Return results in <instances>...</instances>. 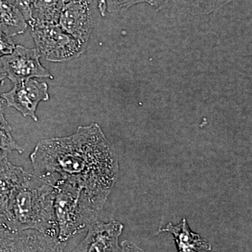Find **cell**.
Returning <instances> with one entry per match:
<instances>
[{
	"label": "cell",
	"mask_w": 252,
	"mask_h": 252,
	"mask_svg": "<svg viewBox=\"0 0 252 252\" xmlns=\"http://www.w3.org/2000/svg\"><path fill=\"white\" fill-rule=\"evenodd\" d=\"M64 5L63 0H36L28 26L59 24Z\"/></svg>",
	"instance_id": "cell-14"
},
{
	"label": "cell",
	"mask_w": 252,
	"mask_h": 252,
	"mask_svg": "<svg viewBox=\"0 0 252 252\" xmlns=\"http://www.w3.org/2000/svg\"><path fill=\"white\" fill-rule=\"evenodd\" d=\"M40 57L36 49L17 45L12 54L0 59L6 77L16 84L33 78L54 79L49 71L41 64Z\"/></svg>",
	"instance_id": "cell-5"
},
{
	"label": "cell",
	"mask_w": 252,
	"mask_h": 252,
	"mask_svg": "<svg viewBox=\"0 0 252 252\" xmlns=\"http://www.w3.org/2000/svg\"><path fill=\"white\" fill-rule=\"evenodd\" d=\"M26 172L23 167L9 161L7 152L0 151V212L2 217L10 194Z\"/></svg>",
	"instance_id": "cell-12"
},
{
	"label": "cell",
	"mask_w": 252,
	"mask_h": 252,
	"mask_svg": "<svg viewBox=\"0 0 252 252\" xmlns=\"http://www.w3.org/2000/svg\"><path fill=\"white\" fill-rule=\"evenodd\" d=\"M6 74L5 72L4 67H3L2 63H1V59H0V86L2 84L3 81L6 79Z\"/></svg>",
	"instance_id": "cell-21"
},
{
	"label": "cell",
	"mask_w": 252,
	"mask_h": 252,
	"mask_svg": "<svg viewBox=\"0 0 252 252\" xmlns=\"http://www.w3.org/2000/svg\"><path fill=\"white\" fill-rule=\"evenodd\" d=\"M63 1H64V4H66V3L70 2V1H80V0H63ZM85 1L93 3L94 0H85Z\"/></svg>",
	"instance_id": "cell-22"
},
{
	"label": "cell",
	"mask_w": 252,
	"mask_h": 252,
	"mask_svg": "<svg viewBox=\"0 0 252 252\" xmlns=\"http://www.w3.org/2000/svg\"><path fill=\"white\" fill-rule=\"evenodd\" d=\"M119 252H145L140 247L136 245L132 242L125 240L121 245V250Z\"/></svg>",
	"instance_id": "cell-19"
},
{
	"label": "cell",
	"mask_w": 252,
	"mask_h": 252,
	"mask_svg": "<svg viewBox=\"0 0 252 252\" xmlns=\"http://www.w3.org/2000/svg\"><path fill=\"white\" fill-rule=\"evenodd\" d=\"M18 234L6 225H0V252H15Z\"/></svg>",
	"instance_id": "cell-17"
},
{
	"label": "cell",
	"mask_w": 252,
	"mask_h": 252,
	"mask_svg": "<svg viewBox=\"0 0 252 252\" xmlns=\"http://www.w3.org/2000/svg\"><path fill=\"white\" fill-rule=\"evenodd\" d=\"M124 228L118 220H95L88 227L85 238L72 252H119V238Z\"/></svg>",
	"instance_id": "cell-7"
},
{
	"label": "cell",
	"mask_w": 252,
	"mask_h": 252,
	"mask_svg": "<svg viewBox=\"0 0 252 252\" xmlns=\"http://www.w3.org/2000/svg\"><path fill=\"white\" fill-rule=\"evenodd\" d=\"M16 48L12 37L0 30V59L12 54Z\"/></svg>",
	"instance_id": "cell-18"
},
{
	"label": "cell",
	"mask_w": 252,
	"mask_h": 252,
	"mask_svg": "<svg viewBox=\"0 0 252 252\" xmlns=\"http://www.w3.org/2000/svg\"><path fill=\"white\" fill-rule=\"evenodd\" d=\"M5 224L4 218H3L2 215H1V212H0V225ZM6 225V224H5Z\"/></svg>",
	"instance_id": "cell-23"
},
{
	"label": "cell",
	"mask_w": 252,
	"mask_h": 252,
	"mask_svg": "<svg viewBox=\"0 0 252 252\" xmlns=\"http://www.w3.org/2000/svg\"><path fill=\"white\" fill-rule=\"evenodd\" d=\"M64 245L36 230H24L18 233L15 252H64Z\"/></svg>",
	"instance_id": "cell-11"
},
{
	"label": "cell",
	"mask_w": 252,
	"mask_h": 252,
	"mask_svg": "<svg viewBox=\"0 0 252 252\" xmlns=\"http://www.w3.org/2000/svg\"><path fill=\"white\" fill-rule=\"evenodd\" d=\"M55 195L54 186L26 172L10 194L3 212L5 224L16 233L33 230L57 238Z\"/></svg>",
	"instance_id": "cell-2"
},
{
	"label": "cell",
	"mask_w": 252,
	"mask_h": 252,
	"mask_svg": "<svg viewBox=\"0 0 252 252\" xmlns=\"http://www.w3.org/2000/svg\"><path fill=\"white\" fill-rule=\"evenodd\" d=\"M8 107H14L23 117H31L37 122L36 112L41 102L49 99V86L46 82H39L34 79L14 84L11 91L0 94Z\"/></svg>",
	"instance_id": "cell-6"
},
{
	"label": "cell",
	"mask_w": 252,
	"mask_h": 252,
	"mask_svg": "<svg viewBox=\"0 0 252 252\" xmlns=\"http://www.w3.org/2000/svg\"><path fill=\"white\" fill-rule=\"evenodd\" d=\"M155 6L179 14H209L218 11L233 0H154Z\"/></svg>",
	"instance_id": "cell-10"
},
{
	"label": "cell",
	"mask_w": 252,
	"mask_h": 252,
	"mask_svg": "<svg viewBox=\"0 0 252 252\" xmlns=\"http://www.w3.org/2000/svg\"><path fill=\"white\" fill-rule=\"evenodd\" d=\"M12 130L9 124L0 126V151L13 152L16 151L19 154H22L24 149L15 141L12 135Z\"/></svg>",
	"instance_id": "cell-16"
},
{
	"label": "cell",
	"mask_w": 252,
	"mask_h": 252,
	"mask_svg": "<svg viewBox=\"0 0 252 252\" xmlns=\"http://www.w3.org/2000/svg\"><path fill=\"white\" fill-rule=\"evenodd\" d=\"M31 29L39 56L51 62H66L85 51L86 44L63 31L59 24L36 25Z\"/></svg>",
	"instance_id": "cell-4"
},
{
	"label": "cell",
	"mask_w": 252,
	"mask_h": 252,
	"mask_svg": "<svg viewBox=\"0 0 252 252\" xmlns=\"http://www.w3.org/2000/svg\"><path fill=\"white\" fill-rule=\"evenodd\" d=\"M54 215L58 227V240L66 244L74 235L87 229L97 220L101 210L84 192L72 186H54Z\"/></svg>",
	"instance_id": "cell-3"
},
{
	"label": "cell",
	"mask_w": 252,
	"mask_h": 252,
	"mask_svg": "<svg viewBox=\"0 0 252 252\" xmlns=\"http://www.w3.org/2000/svg\"><path fill=\"white\" fill-rule=\"evenodd\" d=\"M161 233H171L173 235L177 252L212 251V245L210 242L201 235L192 231L185 218L177 225L168 223L162 225L158 230L157 234Z\"/></svg>",
	"instance_id": "cell-9"
},
{
	"label": "cell",
	"mask_w": 252,
	"mask_h": 252,
	"mask_svg": "<svg viewBox=\"0 0 252 252\" xmlns=\"http://www.w3.org/2000/svg\"><path fill=\"white\" fill-rule=\"evenodd\" d=\"M28 25L11 0H0V30L11 37L23 34Z\"/></svg>",
	"instance_id": "cell-13"
},
{
	"label": "cell",
	"mask_w": 252,
	"mask_h": 252,
	"mask_svg": "<svg viewBox=\"0 0 252 252\" xmlns=\"http://www.w3.org/2000/svg\"><path fill=\"white\" fill-rule=\"evenodd\" d=\"M92 4L85 0L66 3L59 18L60 27L85 44L94 27V16L91 7Z\"/></svg>",
	"instance_id": "cell-8"
},
{
	"label": "cell",
	"mask_w": 252,
	"mask_h": 252,
	"mask_svg": "<svg viewBox=\"0 0 252 252\" xmlns=\"http://www.w3.org/2000/svg\"><path fill=\"white\" fill-rule=\"evenodd\" d=\"M30 157L41 180L79 189L101 210L119 175L115 149L95 123L66 137L40 141Z\"/></svg>",
	"instance_id": "cell-1"
},
{
	"label": "cell",
	"mask_w": 252,
	"mask_h": 252,
	"mask_svg": "<svg viewBox=\"0 0 252 252\" xmlns=\"http://www.w3.org/2000/svg\"><path fill=\"white\" fill-rule=\"evenodd\" d=\"M140 3H147L155 6L154 0H98L97 9L101 16H104L107 12H122Z\"/></svg>",
	"instance_id": "cell-15"
},
{
	"label": "cell",
	"mask_w": 252,
	"mask_h": 252,
	"mask_svg": "<svg viewBox=\"0 0 252 252\" xmlns=\"http://www.w3.org/2000/svg\"><path fill=\"white\" fill-rule=\"evenodd\" d=\"M5 103L4 99L0 95V126L8 125L9 123L6 120L4 114V104Z\"/></svg>",
	"instance_id": "cell-20"
}]
</instances>
